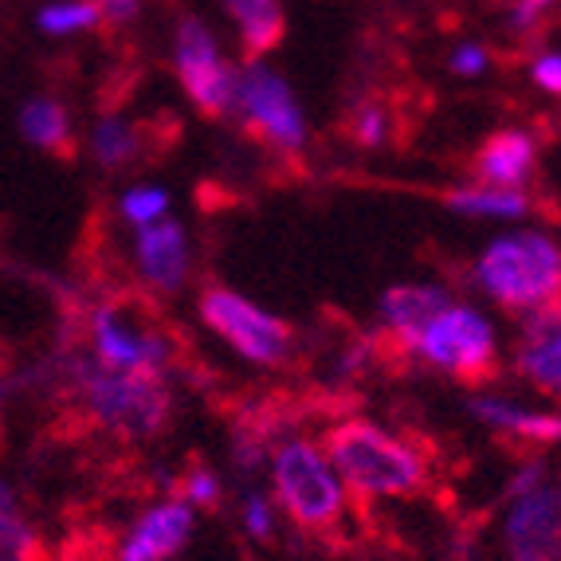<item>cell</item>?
Returning a JSON list of instances; mask_svg holds the SVG:
<instances>
[{
    "mask_svg": "<svg viewBox=\"0 0 561 561\" xmlns=\"http://www.w3.org/2000/svg\"><path fill=\"white\" fill-rule=\"evenodd\" d=\"M330 463L357 499H409L428 486V459L374 421H337L327 432Z\"/></svg>",
    "mask_w": 561,
    "mask_h": 561,
    "instance_id": "6da1fadb",
    "label": "cell"
},
{
    "mask_svg": "<svg viewBox=\"0 0 561 561\" xmlns=\"http://www.w3.org/2000/svg\"><path fill=\"white\" fill-rule=\"evenodd\" d=\"M71 389L91 421L122 440H150L173 412L165 374H122L94 357H71Z\"/></svg>",
    "mask_w": 561,
    "mask_h": 561,
    "instance_id": "7a4b0ae2",
    "label": "cell"
},
{
    "mask_svg": "<svg viewBox=\"0 0 561 561\" xmlns=\"http://www.w3.org/2000/svg\"><path fill=\"white\" fill-rule=\"evenodd\" d=\"M471 279L499 307L530 314L561 299V248L546 232H511L479 252Z\"/></svg>",
    "mask_w": 561,
    "mask_h": 561,
    "instance_id": "3957f363",
    "label": "cell"
},
{
    "mask_svg": "<svg viewBox=\"0 0 561 561\" xmlns=\"http://www.w3.org/2000/svg\"><path fill=\"white\" fill-rule=\"evenodd\" d=\"M272 491L279 511L299 530H334L346 515V483L330 463L327 448L302 436L275 444L272 451Z\"/></svg>",
    "mask_w": 561,
    "mask_h": 561,
    "instance_id": "277c9868",
    "label": "cell"
},
{
    "mask_svg": "<svg viewBox=\"0 0 561 561\" xmlns=\"http://www.w3.org/2000/svg\"><path fill=\"white\" fill-rule=\"evenodd\" d=\"M409 354L459 381H486L499 369V342L491 322L476 307H463L456 299L424 322L421 334L409 342Z\"/></svg>",
    "mask_w": 561,
    "mask_h": 561,
    "instance_id": "5b68a950",
    "label": "cell"
},
{
    "mask_svg": "<svg viewBox=\"0 0 561 561\" xmlns=\"http://www.w3.org/2000/svg\"><path fill=\"white\" fill-rule=\"evenodd\" d=\"M232 114L243 130L252 134L255 141H263L275 153H302L307 146V114H302L299 99L287 87V79L275 76L272 67L260 59L236 71V91H232Z\"/></svg>",
    "mask_w": 561,
    "mask_h": 561,
    "instance_id": "8992f818",
    "label": "cell"
},
{
    "mask_svg": "<svg viewBox=\"0 0 561 561\" xmlns=\"http://www.w3.org/2000/svg\"><path fill=\"white\" fill-rule=\"evenodd\" d=\"M201 322L252 365H283L295 354V330L232 287H208L201 295Z\"/></svg>",
    "mask_w": 561,
    "mask_h": 561,
    "instance_id": "52a82bcc",
    "label": "cell"
},
{
    "mask_svg": "<svg viewBox=\"0 0 561 561\" xmlns=\"http://www.w3.org/2000/svg\"><path fill=\"white\" fill-rule=\"evenodd\" d=\"M173 71L201 114L225 118L232 111L236 71L228 67L225 51L216 44L213 28L201 16H185L173 36Z\"/></svg>",
    "mask_w": 561,
    "mask_h": 561,
    "instance_id": "ba28073f",
    "label": "cell"
},
{
    "mask_svg": "<svg viewBox=\"0 0 561 561\" xmlns=\"http://www.w3.org/2000/svg\"><path fill=\"white\" fill-rule=\"evenodd\" d=\"M87 334H91L94 362H103L106 369H122V374H165L169 357H173L158 330H150L122 307L91 310Z\"/></svg>",
    "mask_w": 561,
    "mask_h": 561,
    "instance_id": "9c48e42d",
    "label": "cell"
},
{
    "mask_svg": "<svg viewBox=\"0 0 561 561\" xmlns=\"http://www.w3.org/2000/svg\"><path fill=\"white\" fill-rule=\"evenodd\" d=\"M503 538L511 561H561V483L542 479L511 499Z\"/></svg>",
    "mask_w": 561,
    "mask_h": 561,
    "instance_id": "30bf717a",
    "label": "cell"
},
{
    "mask_svg": "<svg viewBox=\"0 0 561 561\" xmlns=\"http://www.w3.org/2000/svg\"><path fill=\"white\" fill-rule=\"evenodd\" d=\"M193 538V506L185 499H161L141 511L138 523L118 542L114 561H169Z\"/></svg>",
    "mask_w": 561,
    "mask_h": 561,
    "instance_id": "8fae6325",
    "label": "cell"
},
{
    "mask_svg": "<svg viewBox=\"0 0 561 561\" xmlns=\"http://www.w3.org/2000/svg\"><path fill=\"white\" fill-rule=\"evenodd\" d=\"M515 369L538 393L561 401V299L530 310L515 346Z\"/></svg>",
    "mask_w": 561,
    "mask_h": 561,
    "instance_id": "7c38bea8",
    "label": "cell"
},
{
    "mask_svg": "<svg viewBox=\"0 0 561 561\" xmlns=\"http://www.w3.org/2000/svg\"><path fill=\"white\" fill-rule=\"evenodd\" d=\"M134 267L153 290H173L185 287L188 279V236L173 216H161L153 225H141L134 236Z\"/></svg>",
    "mask_w": 561,
    "mask_h": 561,
    "instance_id": "4fadbf2b",
    "label": "cell"
},
{
    "mask_svg": "<svg viewBox=\"0 0 561 561\" xmlns=\"http://www.w3.org/2000/svg\"><path fill=\"white\" fill-rule=\"evenodd\" d=\"M538 169V141L526 130H495L471 158V173L479 185L526 188Z\"/></svg>",
    "mask_w": 561,
    "mask_h": 561,
    "instance_id": "5bb4252c",
    "label": "cell"
},
{
    "mask_svg": "<svg viewBox=\"0 0 561 561\" xmlns=\"http://www.w3.org/2000/svg\"><path fill=\"white\" fill-rule=\"evenodd\" d=\"M451 302V295L436 283H397L381 295V327L389 330V337H397L401 346H409L412 337L421 334V327L440 314Z\"/></svg>",
    "mask_w": 561,
    "mask_h": 561,
    "instance_id": "9a60e30c",
    "label": "cell"
},
{
    "mask_svg": "<svg viewBox=\"0 0 561 561\" xmlns=\"http://www.w3.org/2000/svg\"><path fill=\"white\" fill-rule=\"evenodd\" d=\"M16 130L39 153H51V158H71L76 153V122H71V111L59 103L56 94L24 99L16 111Z\"/></svg>",
    "mask_w": 561,
    "mask_h": 561,
    "instance_id": "2e32d148",
    "label": "cell"
},
{
    "mask_svg": "<svg viewBox=\"0 0 561 561\" xmlns=\"http://www.w3.org/2000/svg\"><path fill=\"white\" fill-rule=\"evenodd\" d=\"M471 416L491 424V428L503 432V436H515V440L561 444V412L523 409V404L503 401V397H476V401H471Z\"/></svg>",
    "mask_w": 561,
    "mask_h": 561,
    "instance_id": "e0dca14e",
    "label": "cell"
},
{
    "mask_svg": "<svg viewBox=\"0 0 561 561\" xmlns=\"http://www.w3.org/2000/svg\"><path fill=\"white\" fill-rule=\"evenodd\" d=\"M228 16L236 20V32H240V47L248 59H263L267 51L283 44V32H287V16H283L279 0H225Z\"/></svg>",
    "mask_w": 561,
    "mask_h": 561,
    "instance_id": "ac0fdd59",
    "label": "cell"
},
{
    "mask_svg": "<svg viewBox=\"0 0 561 561\" xmlns=\"http://www.w3.org/2000/svg\"><path fill=\"white\" fill-rule=\"evenodd\" d=\"M87 146H91V158L99 161L103 169L118 173V169L134 165L146 150V130H141L138 122L126 118V114L111 111V114H99L87 134Z\"/></svg>",
    "mask_w": 561,
    "mask_h": 561,
    "instance_id": "d6986e66",
    "label": "cell"
},
{
    "mask_svg": "<svg viewBox=\"0 0 561 561\" xmlns=\"http://www.w3.org/2000/svg\"><path fill=\"white\" fill-rule=\"evenodd\" d=\"M44 538L20 503L16 486L0 476V561H44Z\"/></svg>",
    "mask_w": 561,
    "mask_h": 561,
    "instance_id": "ffe728a7",
    "label": "cell"
},
{
    "mask_svg": "<svg viewBox=\"0 0 561 561\" xmlns=\"http://www.w3.org/2000/svg\"><path fill=\"white\" fill-rule=\"evenodd\" d=\"M448 208L459 216H486V220H523L530 213L523 188H499V185H459L448 193Z\"/></svg>",
    "mask_w": 561,
    "mask_h": 561,
    "instance_id": "44dd1931",
    "label": "cell"
},
{
    "mask_svg": "<svg viewBox=\"0 0 561 561\" xmlns=\"http://www.w3.org/2000/svg\"><path fill=\"white\" fill-rule=\"evenodd\" d=\"M32 24L47 39H76L103 28V9H99V0H44Z\"/></svg>",
    "mask_w": 561,
    "mask_h": 561,
    "instance_id": "7402d4cb",
    "label": "cell"
},
{
    "mask_svg": "<svg viewBox=\"0 0 561 561\" xmlns=\"http://www.w3.org/2000/svg\"><path fill=\"white\" fill-rule=\"evenodd\" d=\"M350 138H354L357 146H365V150L389 146V138H393V114H389V106L377 103V99L357 103L354 114H350Z\"/></svg>",
    "mask_w": 561,
    "mask_h": 561,
    "instance_id": "603a6c76",
    "label": "cell"
},
{
    "mask_svg": "<svg viewBox=\"0 0 561 561\" xmlns=\"http://www.w3.org/2000/svg\"><path fill=\"white\" fill-rule=\"evenodd\" d=\"M118 213L126 225L141 228V225H153L161 216H169V193L161 185H134L122 193L118 201Z\"/></svg>",
    "mask_w": 561,
    "mask_h": 561,
    "instance_id": "cb8c5ba5",
    "label": "cell"
},
{
    "mask_svg": "<svg viewBox=\"0 0 561 561\" xmlns=\"http://www.w3.org/2000/svg\"><path fill=\"white\" fill-rule=\"evenodd\" d=\"M243 530L252 534L255 542H272L275 506H272V499L260 495V491H248V495H243Z\"/></svg>",
    "mask_w": 561,
    "mask_h": 561,
    "instance_id": "d4e9b609",
    "label": "cell"
},
{
    "mask_svg": "<svg viewBox=\"0 0 561 561\" xmlns=\"http://www.w3.org/2000/svg\"><path fill=\"white\" fill-rule=\"evenodd\" d=\"M181 491H185V503L201 506V511H213V506L220 503V479H216L208 468H188Z\"/></svg>",
    "mask_w": 561,
    "mask_h": 561,
    "instance_id": "484cf974",
    "label": "cell"
},
{
    "mask_svg": "<svg viewBox=\"0 0 561 561\" xmlns=\"http://www.w3.org/2000/svg\"><path fill=\"white\" fill-rule=\"evenodd\" d=\"M486 64H491V56H486V47H479V44H459L456 51H451V59H448V67L456 71V76H483L486 71Z\"/></svg>",
    "mask_w": 561,
    "mask_h": 561,
    "instance_id": "4316f807",
    "label": "cell"
},
{
    "mask_svg": "<svg viewBox=\"0 0 561 561\" xmlns=\"http://www.w3.org/2000/svg\"><path fill=\"white\" fill-rule=\"evenodd\" d=\"M530 76H534V83L542 87V91L561 94V56H558V51H546V56L534 59Z\"/></svg>",
    "mask_w": 561,
    "mask_h": 561,
    "instance_id": "83f0119b",
    "label": "cell"
},
{
    "mask_svg": "<svg viewBox=\"0 0 561 561\" xmlns=\"http://www.w3.org/2000/svg\"><path fill=\"white\" fill-rule=\"evenodd\" d=\"M99 9H103V24H111V28H126V24L138 20L141 0H99Z\"/></svg>",
    "mask_w": 561,
    "mask_h": 561,
    "instance_id": "f1b7e54d",
    "label": "cell"
},
{
    "mask_svg": "<svg viewBox=\"0 0 561 561\" xmlns=\"http://www.w3.org/2000/svg\"><path fill=\"white\" fill-rule=\"evenodd\" d=\"M546 9L530 4V0H515V9H511V28L515 32H534L538 28V20H542Z\"/></svg>",
    "mask_w": 561,
    "mask_h": 561,
    "instance_id": "f546056e",
    "label": "cell"
},
{
    "mask_svg": "<svg viewBox=\"0 0 561 561\" xmlns=\"http://www.w3.org/2000/svg\"><path fill=\"white\" fill-rule=\"evenodd\" d=\"M530 4H538V9H550L553 0H530Z\"/></svg>",
    "mask_w": 561,
    "mask_h": 561,
    "instance_id": "4dcf8cb0",
    "label": "cell"
}]
</instances>
